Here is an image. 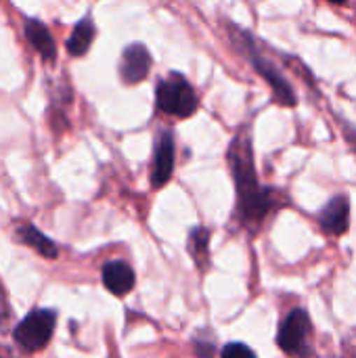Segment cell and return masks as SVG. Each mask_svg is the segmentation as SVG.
I'll return each instance as SVG.
<instances>
[{
  "label": "cell",
  "mask_w": 356,
  "mask_h": 358,
  "mask_svg": "<svg viewBox=\"0 0 356 358\" xmlns=\"http://www.w3.org/2000/svg\"><path fill=\"white\" fill-rule=\"evenodd\" d=\"M229 164L235 176V185L239 191V208L248 220H260L273 206L269 193L258 185L254 159H252V143L248 134H237L229 147Z\"/></svg>",
  "instance_id": "cell-1"
},
{
  "label": "cell",
  "mask_w": 356,
  "mask_h": 358,
  "mask_svg": "<svg viewBox=\"0 0 356 358\" xmlns=\"http://www.w3.org/2000/svg\"><path fill=\"white\" fill-rule=\"evenodd\" d=\"M229 38H231L235 50H239L250 61V65L256 69V73L271 86L273 96H275V101L279 105H283V107L298 105L296 90L292 88V84L287 82V78L281 73L279 65H275V61L258 48V42L252 38L250 31H245V29L229 23Z\"/></svg>",
  "instance_id": "cell-2"
},
{
  "label": "cell",
  "mask_w": 356,
  "mask_h": 358,
  "mask_svg": "<svg viewBox=\"0 0 356 358\" xmlns=\"http://www.w3.org/2000/svg\"><path fill=\"white\" fill-rule=\"evenodd\" d=\"M155 101H157L159 111L174 115V117H191L199 107L195 88L178 71H172L157 82Z\"/></svg>",
  "instance_id": "cell-3"
},
{
  "label": "cell",
  "mask_w": 356,
  "mask_h": 358,
  "mask_svg": "<svg viewBox=\"0 0 356 358\" xmlns=\"http://www.w3.org/2000/svg\"><path fill=\"white\" fill-rule=\"evenodd\" d=\"M55 321H57V315L52 310H34V313H29L15 327V334H13L15 342L27 352H36V350L44 348L48 344V340L52 338Z\"/></svg>",
  "instance_id": "cell-4"
},
{
  "label": "cell",
  "mask_w": 356,
  "mask_h": 358,
  "mask_svg": "<svg viewBox=\"0 0 356 358\" xmlns=\"http://www.w3.org/2000/svg\"><path fill=\"white\" fill-rule=\"evenodd\" d=\"M308 336H311V319L302 308H296L283 321V325L277 334V344L285 355L298 357L306 350Z\"/></svg>",
  "instance_id": "cell-5"
},
{
  "label": "cell",
  "mask_w": 356,
  "mask_h": 358,
  "mask_svg": "<svg viewBox=\"0 0 356 358\" xmlns=\"http://www.w3.org/2000/svg\"><path fill=\"white\" fill-rule=\"evenodd\" d=\"M151 63H153V59H151V52L147 50V46L141 42H132L122 50V57L118 63V73L126 86H134V84H141L149 76Z\"/></svg>",
  "instance_id": "cell-6"
},
{
  "label": "cell",
  "mask_w": 356,
  "mask_h": 358,
  "mask_svg": "<svg viewBox=\"0 0 356 358\" xmlns=\"http://www.w3.org/2000/svg\"><path fill=\"white\" fill-rule=\"evenodd\" d=\"M174 170V136L170 130H162L155 141V153H153V170H151V185L164 187Z\"/></svg>",
  "instance_id": "cell-7"
},
{
  "label": "cell",
  "mask_w": 356,
  "mask_h": 358,
  "mask_svg": "<svg viewBox=\"0 0 356 358\" xmlns=\"http://www.w3.org/2000/svg\"><path fill=\"white\" fill-rule=\"evenodd\" d=\"M321 227L329 235H342L348 231V220H350V208L346 197H334L321 212L319 216Z\"/></svg>",
  "instance_id": "cell-8"
},
{
  "label": "cell",
  "mask_w": 356,
  "mask_h": 358,
  "mask_svg": "<svg viewBox=\"0 0 356 358\" xmlns=\"http://www.w3.org/2000/svg\"><path fill=\"white\" fill-rule=\"evenodd\" d=\"M25 38L31 44V48L44 59V61H55L57 59V44L55 38L50 36L48 27L38 21V19H27L25 21Z\"/></svg>",
  "instance_id": "cell-9"
},
{
  "label": "cell",
  "mask_w": 356,
  "mask_h": 358,
  "mask_svg": "<svg viewBox=\"0 0 356 358\" xmlns=\"http://www.w3.org/2000/svg\"><path fill=\"white\" fill-rule=\"evenodd\" d=\"M101 277H103V285L113 296H126L134 287V273L124 262H109V264H105Z\"/></svg>",
  "instance_id": "cell-10"
},
{
  "label": "cell",
  "mask_w": 356,
  "mask_h": 358,
  "mask_svg": "<svg viewBox=\"0 0 356 358\" xmlns=\"http://www.w3.org/2000/svg\"><path fill=\"white\" fill-rule=\"evenodd\" d=\"M94 34H97V27H94L90 17H84L82 21H78L73 31H71V36L65 42L67 52L71 57H84L90 50V46H92Z\"/></svg>",
  "instance_id": "cell-11"
},
{
  "label": "cell",
  "mask_w": 356,
  "mask_h": 358,
  "mask_svg": "<svg viewBox=\"0 0 356 358\" xmlns=\"http://www.w3.org/2000/svg\"><path fill=\"white\" fill-rule=\"evenodd\" d=\"M17 235L21 237L23 243H27L29 248H34L40 256L50 258V260L57 258V248H55V243H52L50 239H46L38 229H34V227H29V224H21V227H17Z\"/></svg>",
  "instance_id": "cell-12"
},
{
  "label": "cell",
  "mask_w": 356,
  "mask_h": 358,
  "mask_svg": "<svg viewBox=\"0 0 356 358\" xmlns=\"http://www.w3.org/2000/svg\"><path fill=\"white\" fill-rule=\"evenodd\" d=\"M222 358H256V355L243 344H229L222 350Z\"/></svg>",
  "instance_id": "cell-13"
},
{
  "label": "cell",
  "mask_w": 356,
  "mask_h": 358,
  "mask_svg": "<svg viewBox=\"0 0 356 358\" xmlns=\"http://www.w3.org/2000/svg\"><path fill=\"white\" fill-rule=\"evenodd\" d=\"M327 2H332V4H346L348 0H327Z\"/></svg>",
  "instance_id": "cell-14"
}]
</instances>
